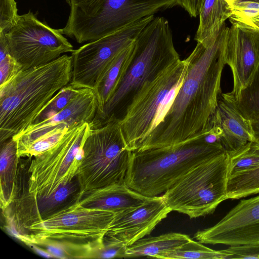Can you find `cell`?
Listing matches in <instances>:
<instances>
[{
	"mask_svg": "<svg viewBox=\"0 0 259 259\" xmlns=\"http://www.w3.org/2000/svg\"><path fill=\"white\" fill-rule=\"evenodd\" d=\"M227 28L225 24L209 47L197 42L186 58L187 72L168 110L137 151L175 145L201 135L205 130L221 94Z\"/></svg>",
	"mask_w": 259,
	"mask_h": 259,
	"instance_id": "1",
	"label": "cell"
},
{
	"mask_svg": "<svg viewBox=\"0 0 259 259\" xmlns=\"http://www.w3.org/2000/svg\"><path fill=\"white\" fill-rule=\"evenodd\" d=\"M72 57L64 54L22 71L0 88V143L31 125L38 114L72 78Z\"/></svg>",
	"mask_w": 259,
	"mask_h": 259,
	"instance_id": "2",
	"label": "cell"
},
{
	"mask_svg": "<svg viewBox=\"0 0 259 259\" xmlns=\"http://www.w3.org/2000/svg\"><path fill=\"white\" fill-rule=\"evenodd\" d=\"M226 152L203 133L178 144L132 152L124 184L149 197L166 192L200 163Z\"/></svg>",
	"mask_w": 259,
	"mask_h": 259,
	"instance_id": "3",
	"label": "cell"
},
{
	"mask_svg": "<svg viewBox=\"0 0 259 259\" xmlns=\"http://www.w3.org/2000/svg\"><path fill=\"white\" fill-rule=\"evenodd\" d=\"M180 59L168 21L162 17H154L137 36L134 55L127 72L93 123L100 126L110 118L119 120L143 84Z\"/></svg>",
	"mask_w": 259,
	"mask_h": 259,
	"instance_id": "4",
	"label": "cell"
},
{
	"mask_svg": "<svg viewBox=\"0 0 259 259\" xmlns=\"http://www.w3.org/2000/svg\"><path fill=\"white\" fill-rule=\"evenodd\" d=\"M186 59L179 60L146 81L118 120L126 148L137 151L168 110L187 72Z\"/></svg>",
	"mask_w": 259,
	"mask_h": 259,
	"instance_id": "5",
	"label": "cell"
},
{
	"mask_svg": "<svg viewBox=\"0 0 259 259\" xmlns=\"http://www.w3.org/2000/svg\"><path fill=\"white\" fill-rule=\"evenodd\" d=\"M132 153L117 119L111 118L101 126L92 128L82 146L76 175L80 195L124 183Z\"/></svg>",
	"mask_w": 259,
	"mask_h": 259,
	"instance_id": "6",
	"label": "cell"
},
{
	"mask_svg": "<svg viewBox=\"0 0 259 259\" xmlns=\"http://www.w3.org/2000/svg\"><path fill=\"white\" fill-rule=\"evenodd\" d=\"M229 164L227 152L200 163L165 192L163 200L191 219L213 213L226 200Z\"/></svg>",
	"mask_w": 259,
	"mask_h": 259,
	"instance_id": "7",
	"label": "cell"
},
{
	"mask_svg": "<svg viewBox=\"0 0 259 259\" xmlns=\"http://www.w3.org/2000/svg\"><path fill=\"white\" fill-rule=\"evenodd\" d=\"M91 128V122L80 123L70 129L54 146L32 157L28 168L29 193L50 196L74 179Z\"/></svg>",
	"mask_w": 259,
	"mask_h": 259,
	"instance_id": "8",
	"label": "cell"
},
{
	"mask_svg": "<svg viewBox=\"0 0 259 259\" xmlns=\"http://www.w3.org/2000/svg\"><path fill=\"white\" fill-rule=\"evenodd\" d=\"M115 212L83 206L79 200L28 228L25 244L52 240L80 245L103 244Z\"/></svg>",
	"mask_w": 259,
	"mask_h": 259,
	"instance_id": "9",
	"label": "cell"
},
{
	"mask_svg": "<svg viewBox=\"0 0 259 259\" xmlns=\"http://www.w3.org/2000/svg\"><path fill=\"white\" fill-rule=\"evenodd\" d=\"M62 29L50 27L29 11L19 15L17 24L5 35L9 51L22 70L51 62L74 50Z\"/></svg>",
	"mask_w": 259,
	"mask_h": 259,
	"instance_id": "10",
	"label": "cell"
},
{
	"mask_svg": "<svg viewBox=\"0 0 259 259\" xmlns=\"http://www.w3.org/2000/svg\"><path fill=\"white\" fill-rule=\"evenodd\" d=\"M154 15L133 22L97 40L74 50L70 83L78 88L94 89L98 79L111 61L133 42Z\"/></svg>",
	"mask_w": 259,
	"mask_h": 259,
	"instance_id": "11",
	"label": "cell"
},
{
	"mask_svg": "<svg viewBox=\"0 0 259 259\" xmlns=\"http://www.w3.org/2000/svg\"><path fill=\"white\" fill-rule=\"evenodd\" d=\"M80 187L76 176L50 196H36L26 190L2 210L7 230L25 244L28 228L79 200Z\"/></svg>",
	"mask_w": 259,
	"mask_h": 259,
	"instance_id": "12",
	"label": "cell"
},
{
	"mask_svg": "<svg viewBox=\"0 0 259 259\" xmlns=\"http://www.w3.org/2000/svg\"><path fill=\"white\" fill-rule=\"evenodd\" d=\"M194 238L212 245L259 243V195L241 200L215 225L197 232Z\"/></svg>",
	"mask_w": 259,
	"mask_h": 259,
	"instance_id": "13",
	"label": "cell"
},
{
	"mask_svg": "<svg viewBox=\"0 0 259 259\" xmlns=\"http://www.w3.org/2000/svg\"><path fill=\"white\" fill-rule=\"evenodd\" d=\"M225 41V61L233 78L231 92L224 93L234 99L251 82L259 65V30L232 22Z\"/></svg>",
	"mask_w": 259,
	"mask_h": 259,
	"instance_id": "14",
	"label": "cell"
},
{
	"mask_svg": "<svg viewBox=\"0 0 259 259\" xmlns=\"http://www.w3.org/2000/svg\"><path fill=\"white\" fill-rule=\"evenodd\" d=\"M171 211L162 196L149 197L139 206L115 213L103 241L128 247L149 234Z\"/></svg>",
	"mask_w": 259,
	"mask_h": 259,
	"instance_id": "15",
	"label": "cell"
},
{
	"mask_svg": "<svg viewBox=\"0 0 259 259\" xmlns=\"http://www.w3.org/2000/svg\"><path fill=\"white\" fill-rule=\"evenodd\" d=\"M181 0H93L92 15L102 37L146 17L181 5Z\"/></svg>",
	"mask_w": 259,
	"mask_h": 259,
	"instance_id": "16",
	"label": "cell"
},
{
	"mask_svg": "<svg viewBox=\"0 0 259 259\" xmlns=\"http://www.w3.org/2000/svg\"><path fill=\"white\" fill-rule=\"evenodd\" d=\"M95 91L83 88L76 97L57 114L37 123L30 125L12 138L17 145V153L33 142L44 138L55 130L72 127L83 122H92L97 111Z\"/></svg>",
	"mask_w": 259,
	"mask_h": 259,
	"instance_id": "17",
	"label": "cell"
},
{
	"mask_svg": "<svg viewBox=\"0 0 259 259\" xmlns=\"http://www.w3.org/2000/svg\"><path fill=\"white\" fill-rule=\"evenodd\" d=\"M208 124L219 128L222 146L227 153L255 141L250 121L242 115L233 102L223 93L219 96L217 108Z\"/></svg>",
	"mask_w": 259,
	"mask_h": 259,
	"instance_id": "18",
	"label": "cell"
},
{
	"mask_svg": "<svg viewBox=\"0 0 259 259\" xmlns=\"http://www.w3.org/2000/svg\"><path fill=\"white\" fill-rule=\"evenodd\" d=\"M149 198L123 183L83 193L80 195L79 201L81 205L87 208L117 213L139 206Z\"/></svg>",
	"mask_w": 259,
	"mask_h": 259,
	"instance_id": "19",
	"label": "cell"
},
{
	"mask_svg": "<svg viewBox=\"0 0 259 259\" xmlns=\"http://www.w3.org/2000/svg\"><path fill=\"white\" fill-rule=\"evenodd\" d=\"M135 49V39L132 44L116 55L98 79L94 89L98 105L94 118L102 113L105 105L126 74L133 58Z\"/></svg>",
	"mask_w": 259,
	"mask_h": 259,
	"instance_id": "20",
	"label": "cell"
},
{
	"mask_svg": "<svg viewBox=\"0 0 259 259\" xmlns=\"http://www.w3.org/2000/svg\"><path fill=\"white\" fill-rule=\"evenodd\" d=\"M231 14V7L224 0H205L198 15L197 42L206 48L211 46Z\"/></svg>",
	"mask_w": 259,
	"mask_h": 259,
	"instance_id": "21",
	"label": "cell"
},
{
	"mask_svg": "<svg viewBox=\"0 0 259 259\" xmlns=\"http://www.w3.org/2000/svg\"><path fill=\"white\" fill-rule=\"evenodd\" d=\"M20 158L16 141L10 138L1 144V207L4 210L16 198Z\"/></svg>",
	"mask_w": 259,
	"mask_h": 259,
	"instance_id": "22",
	"label": "cell"
},
{
	"mask_svg": "<svg viewBox=\"0 0 259 259\" xmlns=\"http://www.w3.org/2000/svg\"><path fill=\"white\" fill-rule=\"evenodd\" d=\"M191 238L179 233H169L141 238L128 246L124 258L147 256L160 258L161 255L189 241Z\"/></svg>",
	"mask_w": 259,
	"mask_h": 259,
	"instance_id": "23",
	"label": "cell"
},
{
	"mask_svg": "<svg viewBox=\"0 0 259 259\" xmlns=\"http://www.w3.org/2000/svg\"><path fill=\"white\" fill-rule=\"evenodd\" d=\"M231 100L242 115L251 121L259 118V65L249 84Z\"/></svg>",
	"mask_w": 259,
	"mask_h": 259,
	"instance_id": "24",
	"label": "cell"
},
{
	"mask_svg": "<svg viewBox=\"0 0 259 259\" xmlns=\"http://www.w3.org/2000/svg\"><path fill=\"white\" fill-rule=\"evenodd\" d=\"M230 254L225 249L216 250L192 239L172 250L163 253L162 259H228Z\"/></svg>",
	"mask_w": 259,
	"mask_h": 259,
	"instance_id": "25",
	"label": "cell"
},
{
	"mask_svg": "<svg viewBox=\"0 0 259 259\" xmlns=\"http://www.w3.org/2000/svg\"><path fill=\"white\" fill-rule=\"evenodd\" d=\"M228 153V177L259 166V143L255 141H250L238 150Z\"/></svg>",
	"mask_w": 259,
	"mask_h": 259,
	"instance_id": "26",
	"label": "cell"
},
{
	"mask_svg": "<svg viewBox=\"0 0 259 259\" xmlns=\"http://www.w3.org/2000/svg\"><path fill=\"white\" fill-rule=\"evenodd\" d=\"M83 88H78L70 83L60 90L44 107L35 119L37 123L57 114L66 107L81 92Z\"/></svg>",
	"mask_w": 259,
	"mask_h": 259,
	"instance_id": "27",
	"label": "cell"
},
{
	"mask_svg": "<svg viewBox=\"0 0 259 259\" xmlns=\"http://www.w3.org/2000/svg\"><path fill=\"white\" fill-rule=\"evenodd\" d=\"M22 71V66L10 54L5 33L0 31V88Z\"/></svg>",
	"mask_w": 259,
	"mask_h": 259,
	"instance_id": "28",
	"label": "cell"
},
{
	"mask_svg": "<svg viewBox=\"0 0 259 259\" xmlns=\"http://www.w3.org/2000/svg\"><path fill=\"white\" fill-rule=\"evenodd\" d=\"M232 14L229 18L230 22L259 30V3L243 1L236 3L231 8Z\"/></svg>",
	"mask_w": 259,
	"mask_h": 259,
	"instance_id": "29",
	"label": "cell"
},
{
	"mask_svg": "<svg viewBox=\"0 0 259 259\" xmlns=\"http://www.w3.org/2000/svg\"><path fill=\"white\" fill-rule=\"evenodd\" d=\"M17 3L15 0H0V31H9L17 23Z\"/></svg>",
	"mask_w": 259,
	"mask_h": 259,
	"instance_id": "30",
	"label": "cell"
},
{
	"mask_svg": "<svg viewBox=\"0 0 259 259\" xmlns=\"http://www.w3.org/2000/svg\"><path fill=\"white\" fill-rule=\"evenodd\" d=\"M225 250L230 254L228 259L259 258V243L232 245Z\"/></svg>",
	"mask_w": 259,
	"mask_h": 259,
	"instance_id": "31",
	"label": "cell"
},
{
	"mask_svg": "<svg viewBox=\"0 0 259 259\" xmlns=\"http://www.w3.org/2000/svg\"><path fill=\"white\" fill-rule=\"evenodd\" d=\"M104 247L100 251L98 258H124L127 246L119 242L103 241Z\"/></svg>",
	"mask_w": 259,
	"mask_h": 259,
	"instance_id": "32",
	"label": "cell"
},
{
	"mask_svg": "<svg viewBox=\"0 0 259 259\" xmlns=\"http://www.w3.org/2000/svg\"><path fill=\"white\" fill-rule=\"evenodd\" d=\"M205 0H181V6L191 17L199 15L200 9Z\"/></svg>",
	"mask_w": 259,
	"mask_h": 259,
	"instance_id": "33",
	"label": "cell"
},
{
	"mask_svg": "<svg viewBox=\"0 0 259 259\" xmlns=\"http://www.w3.org/2000/svg\"><path fill=\"white\" fill-rule=\"evenodd\" d=\"M250 124L254 140L259 143V118L251 121Z\"/></svg>",
	"mask_w": 259,
	"mask_h": 259,
	"instance_id": "34",
	"label": "cell"
},
{
	"mask_svg": "<svg viewBox=\"0 0 259 259\" xmlns=\"http://www.w3.org/2000/svg\"><path fill=\"white\" fill-rule=\"evenodd\" d=\"M29 246L32 247L34 250L37 253L46 257H54L51 253L48 252L47 251H45L44 249L40 247H37L35 245H31Z\"/></svg>",
	"mask_w": 259,
	"mask_h": 259,
	"instance_id": "35",
	"label": "cell"
},
{
	"mask_svg": "<svg viewBox=\"0 0 259 259\" xmlns=\"http://www.w3.org/2000/svg\"><path fill=\"white\" fill-rule=\"evenodd\" d=\"M231 8H232L236 2V0H224Z\"/></svg>",
	"mask_w": 259,
	"mask_h": 259,
	"instance_id": "36",
	"label": "cell"
},
{
	"mask_svg": "<svg viewBox=\"0 0 259 259\" xmlns=\"http://www.w3.org/2000/svg\"><path fill=\"white\" fill-rule=\"evenodd\" d=\"M243 1H251V2H255L259 3V0H236L235 3L240 2H243Z\"/></svg>",
	"mask_w": 259,
	"mask_h": 259,
	"instance_id": "37",
	"label": "cell"
}]
</instances>
